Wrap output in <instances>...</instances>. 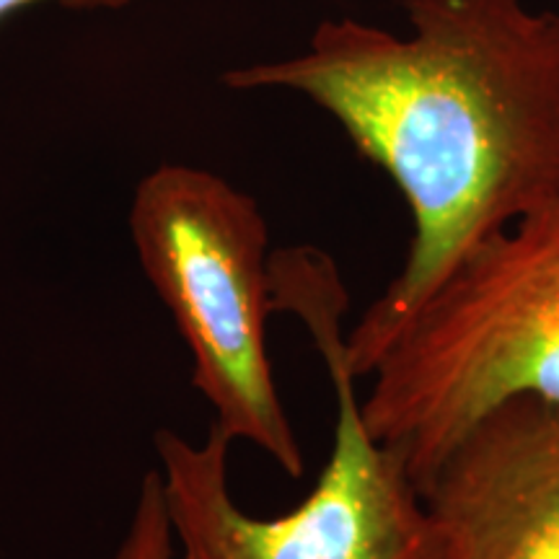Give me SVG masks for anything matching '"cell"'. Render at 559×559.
I'll use <instances>...</instances> for the list:
<instances>
[{
  "label": "cell",
  "mask_w": 559,
  "mask_h": 559,
  "mask_svg": "<svg viewBox=\"0 0 559 559\" xmlns=\"http://www.w3.org/2000/svg\"><path fill=\"white\" fill-rule=\"evenodd\" d=\"M409 34L321 21L309 50L234 68V91H296L400 187L407 262L345 337L368 379L469 251L559 198V13L526 0H402Z\"/></svg>",
  "instance_id": "obj_1"
},
{
  "label": "cell",
  "mask_w": 559,
  "mask_h": 559,
  "mask_svg": "<svg viewBox=\"0 0 559 559\" xmlns=\"http://www.w3.org/2000/svg\"><path fill=\"white\" fill-rule=\"evenodd\" d=\"M174 555H177V539L166 508L164 481L158 469H151L140 485L128 534L111 559H174Z\"/></svg>",
  "instance_id": "obj_6"
},
{
  "label": "cell",
  "mask_w": 559,
  "mask_h": 559,
  "mask_svg": "<svg viewBox=\"0 0 559 559\" xmlns=\"http://www.w3.org/2000/svg\"><path fill=\"white\" fill-rule=\"evenodd\" d=\"M270 304L304 321L330 373L337 404L332 453L300 506L257 519L230 495V440L218 425L205 443L158 430V474L181 559H440L402 456L362 423L358 379L345 360L349 296L337 264L313 247L272 251Z\"/></svg>",
  "instance_id": "obj_2"
},
{
  "label": "cell",
  "mask_w": 559,
  "mask_h": 559,
  "mask_svg": "<svg viewBox=\"0 0 559 559\" xmlns=\"http://www.w3.org/2000/svg\"><path fill=\"white\" fill-rule=\"evenodd\" d=\"M417 492L440 559H559V402L487 409Z\"/></svg>",
  "instance_id": "obj_5"
},
{
  "label": "cell",
  "mask_w": 559,
  "mask_h": 559,
  "mask_svg": "<svg viewBox=\"0 0 559 559\" xmlns=\"http://www.w3.org/2000/svg\"><path fill=\"white\" fill-rule=\"evenodd\" d=\"M360 400L419 489L487 409L559 402V198L477 243L417 306Z\"/></svg>",
  "instance_id": "obj_3"
},
{
  "label": "cell",
  "mask_w": 559,
  "mask_h": 559,
  "mask_svg": "<svg viewBox=\"0 0 559 559\" xmlns=\"http://www.w3.org/2000/svg\"><path fill=\"white\" fill-rule=\"evenodd\" d=\"M140 267L192 353V383L230 443L247 440L304 474L267 353L270 228L260 205L218 174L160 164L130 207Z\"/></svg>",
  "instance_id": "obj_4"
},
{
  "label": "cell",
  "mask_w": 559,
  "mask_h": 559,
  "mask_svg": "<svg viewBox=\"0 0 559 559\" xmlns=\"http://www.w3.org/2000/svg\"><path fill=\"white\" fill-rule=\"evenodd\" d=\"M41 3H60L68 5V9H81V11H94V9H122L128 5L130 0H0V24L5 19H11L13 13L32 9V5H41Z\"/></svg>",
  "instance_id": "obj_7"
}]
</instances>
